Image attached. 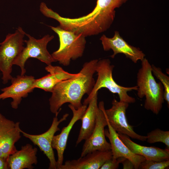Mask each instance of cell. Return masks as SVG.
<instances>
[{
	"label": "cell",
	"instance_id": "obj_1",
	"mask_svg": "<svg viewBox=\"0 0 169 169\" xmlns=\"http://www.w3.org/2000/svg\"><path fill=\"white\" fill-rule=\"evenodd\" d=\"M98 61L95 59L85 63L79 76L62 81L56 85L49 99L52 113L60 112L61 107L66 103H70L76 109L82 105L83 96L90 94L95 84L93 75Z\"/></svg>",
	"mask_w": 169,
	"mask_h": 169
},
{
	"label": "cell",
	"instance_id": "obj_2",
	"mask_svg": "<svg viewBox=\"0 0 169 169\" xmlns=\"http://www.w3.org/2000/svg\"><path fill=\"white\" fill-rule=\"evenodd\" d=\"M141 67L137 76V95L140 98L145 97V109L157 115L164 102V88L153 75L151 65L145 58L141 61Z\"/></svg>",
	"mask_w": 169,
	"mask_h": 169
},
{
	"label": "cell",
	"instance_id": "obj_3",
	"mask_svg": "<svg viewBox=\"0 0 169 169\" xmlns=\"http://www.w3.org/2000/svg\"><path fill=\"white\" fill-rule=\"evenodd\" d=\"M114 66L111 65L109 59H103L98 60L96 68L98 77L93 88L88 97L84 100L83 105H88L90 101L98 91L102 88H106L111 92L117 94L120 101L128 104L136 102V99L129 96L128 92L137 90V85L131 87H125L117 84L114 80L112 72Z\"/></svg>",
	"mask_w": 169,
	"mask_h": 169
},
{
	"label": "cell",
	"instance_id": "obj_4",
	"mask_svg": "<svg viewBox=\"0 0 169 169\" xmlns=\"http://www.w3.org/2000/svg\"><path fill=\"white\" fill-rule=\"evenodd\" d=\"M49 27L59 38V48L51 54L56 62L67 66L71 60H75L83 56L86 43L85 37L63 29L59 26Z\"/></svg>",
	"mask_w": 169,
	"mask_h": 169
},
{
	"label": "cell",
	"instance_id": "obj_5",
	"mask_svg": "<svg viewBox=\"0 0 169 169\" xmlns=\"http://www.w3.org/2000/svg\"><path fill=\"white\" fill-rule=\"evenodd\" d=\"M26 33L21 27L18 26L14 33L8 34L0 43V71L2 73L4 84L13 78L11 75L13 63L24 47Z\"/></svg>",
	"mask_w": 169,
	"mask_h": 169
},
{
	"label": "cell",
	"instance_id": "obj_6",
	"mask_svg": "<svg viewBox=\"0 0 169 169\" xmlns=\"http://www.w3.org/2000/svg\"><path fill=\"white\" fill-rule=\"evenodd\" d=\"M28 40H24L26 46L14 60L13 64L19 66L21 69V75H24L26 72L25 63L28 59L32 58L38 59L47 65L51 64L56 61L47 49L48 43L54 38L53 35H46L40 39H36L26 33Z\"/></svg>",
	"mask_w": 169,
	"mask_h": 169
},
{
	"label": "cell",
	"instance_id": "obj_7",
	"mask_svg": "<svg viewBox=\"0 0 169 169\" xmlns=\"http://www.w3.org/2000/svg\"><path fill=\"white\" fill-rule=\"evenodd\" d=\"M111 107L104 109V112L111 126L118 133L141 141H146V136L140 135L134 131L133 127L130 125L126 116V111L129 104L118 101L114 99Z\"/></svg>",
	"mask_w": 169,
	"mask_h": 169
},
{
	"label": "cell",
	"instance_id": "obj_8",
	"mask_svg": "<svg viewBox=\"0 0 169 169\" xmlns=\"http://www.w3.org/2000/svg\"><path fill=\"white\" fill-rule=\"evenodd\" d=\"M96 113L95 124L91 135L85 140L80 157L96 151H106L111 150L110 143L107 141L105 134V127L107 125V122L103 108V101L99 103Z\"/></svg>",
	"mask_w": 169,
	"mask_h": 169
},
{
	"label": "cell",
	"instance_id": "obj_9",
	"mask_svg": "<svg viewBox=\"0 0 169 169\" xmlns=\"http://www.w3.org/2000/svg\"><path fill=\"white\" fill-rule=\"evenodd\" d=\"M59 112L55 114L51 125L46 132L39 135H32L21 130V133L25 137L29 139L33 143L37 146L47 157L49 161V169H57L56 161L53 149L52 146L53 138L55 133L60 130L59 125L62 122L66 120L69 115L68 113L64 115L59 120L58 116Z\"/></svg>",
	"mask_w": 169,
	"mask_h": 169
},
{
	"label": "cell",
	"instance_id": "obj_10",
	"mask_svg": "<svg viewBox=\"0 0 169 169\" xmlns=\"http://www.w3.org/2000/svg\"><path fill=\"white\" fill-rule=\"evenodd\" d=\"M21 130L19 122L0 113V157L7 158L17 150L15 144L21 137Z\"/></svg>",
	"mask_w": 169,
	"mask_h": 169
},
{
	"label": "cell",
	"instance_id": "obj_11",
	"mask_svg": "<svg viewBox=\"0 0 169 169\" xmlns=\"http://www.w3.org/2000/svg\"><path fill=\"white\" fill-rule=\"evenodd\" d=\"M35 79L32 76L18 75L13 78L11 84L9 86L1 89L0 100L11 98V107L17 109L22 98L27 97L28 93L32 92L34 88L33 83Z\"/></svg>",
	"mask_w": 169,
	"mask_h": 169
},
{
	"label": "cell",
	"instance_id": "obj_12",
	"mask_svg": "<svg viewBox=\"0 0 169 169\" xmlns=\"http://www.w3.org/2000/svg\"><path fill=\"white\" fill-rule=\"evenodd\" d=\"M100 40L105 51L112 49L113 51V54L110 56L112 58L117 54H122L136 63L139 60L141 61L145 58V54L140 49L129 44L120 36L118 31L115 32L112 38L107 37L104 34Z\"/></svg>",
	"mask_w": 169,
	"mask_h": 169
},
{
	"label": "cell",
	"instance_id": "obj_13",
	"mask_svg": "<svg viewBox=\"0 0 169 169\" xmlns=\"http://www.w3.org/2000/svg\"><path fill=\"white\" fill-rule=\"evenodd\" d=\"M68 107L72 112L73 116L68 124L62 128L60 133L54 135L52 143L53 149H55L57 152V169H58L63 164L64 153L66 148L70 132L75 123L81 120L87 105H82L77 109L70 104L68 105Z\"/></svg>",
	"mask_w": 169,
	"mask_h": 169
},
{
	"label": "cell",
	"instance_id": "obj_14",
	"mask_svg": "<svg viewBox=\"0 0 169 169\" xmlns=\"http://www.w3.org/2000/svg\"><path fill=\"white\" fill-rule=\"evenodd\" d=\"M108 129H105V136L109 140L112 156L116 158L124 157L128 159L133 164L135 169H139L141 163L146 159L143 156L133 153L119 138L118 133L110 125L104 112Z\"/></svg>",
	"mask_w": 169,
	"mask_h": 169
},
{
	"label": "cell",
	"instance_id": "obj_15",
	"mask_svg": "<svg viewBox=\"0 0 169 169\" xmlns=\"http://www.w3.org/2000/svg\"><path fill=\"white\" fill-rule=\"evenodd\" d=\"M112 156L111 150L96 151L77 159L67 161L58 169H99Z\"/></svg>",
	"mask_w": 169,
	"mask_h": 169
},
{
	"label": "cell",
	"instance_id": "obj_16",
	"mask_svg": "<svg viewBox=\"0 0 169 169\" xmlns=\"http://www.w3.org/2000/svg\"><path fill=\"white\" fill-rule=\"evenodd\" d=\"M127 0H97L95 8L90 12L91 16L101 25L108 29L114 21L115 9Z\"/></svg>",
	"mask_w": 169,
	"mask_h": 169
},
{
	"label": "cell",
	"instance_id": "obj_17",
	"mask_svg": "<svg viewBox=\"0 0 169 169\" xmlns=\"http://www.w3.org/2000/svg\"><path fill=\"white\" fill-rule=\"evenodd\" d=\"M49 74L38 79H35L34 88L41 89L46 92H52L54 87L60 82L79 76V72L77 74H71L65 71L61 67L54 66L51 64L45 67Z\"/></svg>",
	"mask_w": 169,
	"mask_h": 169
},
{
	"label": "cell",
	"instance_id": "obj_18",
	"mask_svg": "<svg viewBox=\"0 0 169 169\" xmlns=\"http://www.w3.org/2000/svg\"><path fill=\"white\" fill-rule=\"evenodd\" d=\"M38 149L30 144L22 146L21 149L10 155L7 161L9 169H33L38 163Z\"/></svg>",
	"mask_w": 169,
	"mask_h": 169
},
{
	"label": "cell",
	"instance_id": "obj_19",
	"mask_svg": "<svg viewBox=\"0 0 169 169\" xmlns=\"http://www.w3.org/2000/svg\"><path fill=\"white\" fill-rule=\"evenodd\" d=\"M118 134L120 139L133 153L143 156L146 160L161 161L169 159V148L163 149L142 146L132 141L126 135Z\"/></svg>",
	"mask_w": 169,
	"mask_h": 169
},
{
	"label": "cell",
	"instance_id": "obj_20",
	"mask_svg": "<svg viewBox=\"0 0 169 169\" xmlns=\"http://www.w3.org/2000/svg\"><path fill=\"white\" fill-rule=\"evenodd\" d=\"M98 92L90 101L81 119L82 124L76 142V146L87 139L91 135L95 128L96 113L98 108L97 104Z\"/></svg>",
	"mask_w": 169,
	"mask_h": 169
},
{
	"label": "cell",
	"instance_id": "obj_21",
	"mask_svg": "<svg viewBox=\"0 0 169 169\" xmlns=\"http://www.w3.org/2000/svg\"><path fill=\"white\" fill-rule=\"evenodd\" d=\"M146 141L150 144L158 142L164 143L169 148V131L156 128L147 133Z\"/></svg>",
	"mask_w": 169,
	"mask_h": 169
},
{
	"label": "cell",
	"instance_id": "obj_22",
	"mask_svg": "<svg viewBox=\"0 0 169 169\" xmlns=\"http://www.w3.org/2000/svg\"><path fill=\"white\" fill-rule=\"evenodd\" d=\"M152 72L154 75L158 79L163 85L164 88V99L169 105V77L162 72L161 69L153 64L151 65Z\"/></svg>",
	"mask_w": 169,
	"mask_h": 169
},
{
	"label": "cell",
	"instance_id": "obj_23",
	"mask_svg": "<svg viewBox=\"0 0 169 169\" xmlns=\"http://www.w3.org/2000/svg\"><path fill=\"white\" fill-rule=\"evenodd\" d=\"M169 166V159L156 161L145 160L140 164L139 169H164Z\"/></svg>",
	"mask_w": 169,
	"mask_h": 169
},
{
	"label": "cell",
	"instance_id": "obj_24",
	"mask_svg": "<svg viewBox=\"0 0 169 169\" xmlns=\"http://www.w3.org/2000/svg\"><path fill=\"white\" fill-rule=\"evenodd\" d=\"M123 157L117 158L112 156L106 161L100 169H116L118 168L119 164L121 163Z\"/></svg>",
	"mask_w": 169,
	"mask_h": 169
},
{
	"label": "cell",
	"instance_id": "obj_25",
	"mask_svg": "<svg viewBox=\"0 0 169 169\" xmlns=\"http://www.w3.org/2000/svg\"><path fill=\"white\" fill-rule=\"evenodd\" d=\"M121 163L123 165V169H135L134 165L132 162L128 159L125 158L123 157Z\"/></svg>",
	"mask_w": 169,
	"mask_h": 169
},
{
	"label": "cell",
	"instance_id": "obj_26",
	"mask_svg": "<svg viewBox=\"0 0 169 169\" xmlns=\"http://www.w3.org/2000/svg\"><path fill=\"white\" fill-rule=\"evenodd\" d=\"M7 159L0 157V169H8Z\"/></svg>",
	"mask_w": 169,
	"mask_h": 169
}]
</instances>
